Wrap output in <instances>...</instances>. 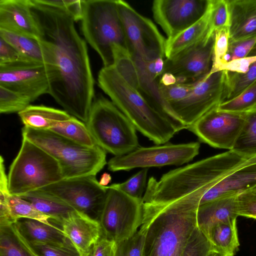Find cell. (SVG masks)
I'll return each instance as SVG.
<instances>
[{
  "label": "cell",
  "instance_id": "1",
  "mask_svg": "<svg viewBox=\"0 0 256 256\" xmlns=\"http://www.w3.org/2000/svg\"><path fill=\"white\" fill-rule=\"evenodd\" d=\"M32 0L38 40L50 70L49 94L65 111L85 124L94 100V80L86 43L73 18L58 9Z\"/></svg>",
  "mask_w": 256,
  "mask_h": 256
},
{
  "label": "cell",
  "instance_id": "2",
  "mask_svg": "<svg viewBox=\"0 0 256 256\" xmlns=\"http://www.w3.org/2000/svg\"><path fill=\"white\" fill-rule=\"evenodd\" d=\"M247 159L232 150L214 155L149 178L143 204L164 206L180 200L200 204L203 195Z\"/></svg>",
  "mask_w": 256,
  "mask_h": 256
},
{
  "label": "cell",
  "instance_id": "3",
  "mask_svg": "<svg viewBox=\"0 0 256 256\" xmlns=\"http://www.w3.org/2000/svg\"><path fill=\"white\" fill-rule=\"evenodd\" d=\"M198 206L188 200L160 206L143 204L140 228L144 236L142 256H183L186 242L198 227Z\"/></svg>",
  "mask_w": 256,
  "mask_h": 256
},
{
  "label": "cell",
  "instance_id": "4",
  "mask_svg": "<svg viewBox=\"0 0 256 256\" xmlns=\"http://www.w3.org/2000/svg\"><path fill=\"white\" fill-rule=\"evenodd\" d=\"M98 81L99 87L136 130L156 144H166L178 132L174 124L130 86L114 66L103 67L98 72Z\"/></svg>",
  "mask_w": 256,
  "mask_h": 256
},
{
  "label": "cell",
  "instance_id": "5",
  "mask_svg": "<svg viewBox=\"0 0 256 256\" xmlns=\"http://www.w3.org/2000/svg\"><path fill=\"white\" fill-rule=\"evenodd\" d=\"M22 136L58 162L64 179L96 174L106 164V152L98 145L83 146L50 130L24 126Z\"/></svg>",
  "mask_w": 256,
  "mask_h": 256
},
{
  "label": "cell",
  "instance_id": "6",
  "mask_svg": "<svg viewBox=\"0 0 256 256\" xmlns=\"http://www.w3.org/2000/svg\"><path fill=\"white\" fill-rule=\"evenodd\" d=\"M81 29L86 41L98 54L104 67L114 64L112 46L128 50L116 0H82Z\"/></svg>",
  "mask_w": 256,
  "mask_h": 256
},
{
  "label": "cell",
  "instance_id": "7",
  "mask_svg": "<svg viewBox=\"0 0 256 256\" xmlns=\"http://www.w3.org/2000/svg\"><path fill=\"white\" fill-rule=\"evenodd\" d=\"M86 124L96 144L114 156L126 154L139 147L134 126L112 101L103 96L94 100Z\"/></svg>",
  "mask_w": 256,
  "mask_h": 256
},
{
  "label": "cell",
  "instance_id": "8",
  "mask_svg": "<svg viewBox=\"0 0 256 256\" xmlns=\"http://www.w3.org/2000/svg\"><path fill=\"white\" fill-rule=\"evenodd\" d=\"M8 178L10 194L17 196L64 179L58 161L23 137L19 152L10 165Z\"/></svg>",
  "mask_w": 256,
  "mask_h": 256
},
{
  "label": "cell",
  "instance_id": "9",
  "mask_svg": "<svg viewBox=\"0 0 256 256\" xmlns=\"http://www.w3.org/2000/svg\"><path fill=\"white\" fill-rule=\"evenodd\" d=\"M107 188V196L99 222L103 236L116 243L131 237L140 227L143 203L142 200L118 189Z\"/></svg>",
  "mask_w": 256,
  "mask_h": 256
},
{
  "label": "cell",
  "instance_id": "10",
  "mask_svg": "<svg viewBox=\"0 0 256 256\" xmlns=\"http://www.w3.org/2000/svg\"><path fill=\"white\" fill-rule=\"evenodd\" d=\"M116 0L128 50L130 55L145 60L164 58L166 40L156 25L127 2Z\"/></svg>",
  "mask_w": 256,
  "mask_h": 256
},
{
  "label": "cell",
  "instance_id": "11",
  "mask_svg": "<svg viewBox=\"0 0 256 256\" xmlns=\"http://www.w3.org/2000/svg\"><path fill=\"white\" fill-rule=\"evenodd\" d=\"M226 71L208 73L196 82L183 99L168 104L177 119L188 129L210 110L226 100Z\"/></svg>",
  "mask_w": 256,
  "mask_h": 256
},
{
  "label": "cell",
  "instance_id": "12",
  "mask_svg": "<svg viewBox=\"0 0 256 256\" xmlns=\"http://www.w3.org/2000/svg\"><path fill=\"white\" fill-rule=\"evenodd\" d=\"M200 148L198 142L138 147L128 154L111 158L108 162V168L117 172L138 168L180 166L192 161L198 154Z\"/></svg>",
  "mask_w": 256,
  "mask_h": 256
},
{
  "label": "cell",
  "instance_id": "13",
  "mask_svg": "<svg viewBox=\"0 0 256 256\" xmlns=\"http://www.w3.org/2000/svg\"><path fill=\"white\" fill-rule=\"evenodd\" d=\"M96 176L63 179L40 190L62 200L74 210L99 221L108 188L102 185Z\"/></svg>",
  "mask_w": 256,
  "mask_h": 256
},
{
  "label": "cell",
  "instance_id": "14",
  "mask_svg": "<svg viewBox=\"0 0 256 256\" xmlns=\"http://www.w3.org/2000/svg\"><path fill=\"white\" fill-rule=\"evenodd\" d=\"M244 122V113L237 114L214 108L188 128L200 141L219 148L232 149Z\"/></svg>",
  "mask_w": 256,
  "mask_h": 256
},
{
  "label": "cell",
  "instance_id": "15",
  "mask_svg": "<svg viewBox=\"0 0 256 256\" xmlns=\"http://www.w3.org/2000/svg\"><path fill=\"white\" fill-rule=\"evenodd\" d=\"M214 34L206 36L197 43L164 60L163 74L173 75L176 83L194 82L201 79L212 68Z\"/></svg>",
  "mask_w": 256,
  "mask_h": 256
},
{
  "label": "cell",
  "instance_id": "16",
  "mask_svg": "<svg viewBox=\"0 0 256 256\" xmlns=\"http://www.w3.org/2000/svg\"><path fill=\"white\" fill-rule=\"evenodd\" d=\"M0 86L20 94L32 102L48 93L50 70L46 64L34 62L0 65Z\"/></svg>",
  "mask_w": 256,
  "mask_h": 256
},
{
  "label": "cell",
  "instance_id": "17",
  "mask_svg": "<svg viewBox=\"0 0 256 256\" xmlns=\"http://www.w3.org/2000/svg\"><path fill=\"white\" fill-rule=\"evenodd\" d=\"M210 0H156L152 12L156 22L174 37L199 20L206 12Z\"/></svg>",
  "mask_w": 256,
  "mask_h": 256
},
{
  "label": "cell",
  "instance_id": "18",
  "mask_svg": "<svg viewBox=\"0 0 256 256\" xmlns=\"http://www.w3.org/2000/svg\"><path fill=\"white\" fill-rule=\"evenodd\" d=\"M50 222L60 226L59 228L80 255L90 252L103 236L98 220L76 210L60 220Z\"/></svg>",
  "mask_w": 256,
  "mask_h": 256
},
{
  "label": "cell",
  "instance_id": "19",
  "mask_svg": "<svg viewBox=\"0 0 256 256\" xmlns=\"http://www.w3.org/2000/svg\"><path fill=\"white\" fill-rule=\"evenodd\" d=\"M31 0H0V29L39 40L40 33Z\"/></svg>",
  "mask_w": 256,
  "mask_h": 256
},
{
  "label": "cell",
  "instance_id": "20",
  "mask_svg": "<svg viewBox=\"0 0 256 256\" xmlns=\"http://www.w3.org/2000/svg\"><path fill=\"white\" fill-rule=\"evenodd\" d=\"M256 186V156L220 180L202 197L199 206L216 198L239 194Z\"/></svg>",
  "mask_w": 256,
  "mask_h": 256
},
{
  "label": "cell",
  "instance_id": "21",
  "mask_svg": "<svg viewBox=\"0 0 256 256\" xmlns=\"http://www.w3.org/2000/svg\"><path fill=\"white\" fill-rule=\"evenodd\" d=\"M229 43L256 36V0H227Z\"/></svg>",
  "mask_w": 256,
  "mask_h": 256
},
{
  "label": "cell",
  "instance_id": "22",
  "mask_svg": "<svg viewBox=\"0 0 256 256\" xmlns=\"http://www.w3.org/2000/svg\"><path fill=\"white\" fill-rule=\"evenodd\" d=\"M238 216L237 195L223 196L198 206L197 226L207 238L214 226L222 222L236 221Z\"/></svg>",
  "mask_w": 256,
  "mask_h": 256
},
{
  "label": "cell",
  "instance_id": "23",
  "mask_svg": "<svg viewBox=\"0 0 256 256\" xmlns=\"http://www.w3.org/2000/svg\"><path fill=\"white\" fill-rule=\"evenodd\" d=\"M210 0L206 12L199 20L174 37L166 39L165 46L166 58L173 57L181 51L201 40L206 36H212L210 34Z\"/></svg>",
  "mask_w": 256,
  "mask_h": 256
},
{
  "label": "cell",
  "instance_id": "24",
  "mask_svg": "<svg viewBox=\"0 0 256 256\" xmlns=\"http://www.w3.org/2000/svg\"><path fill=\"white\" fill-rule=\"evenodd\" d=\"M18 114L24 126L40 130H50L72 117L65 110L44 106L30 105Z\"/></svg>",
  "mask_w": 256,
  "mask_h": 256
},
{
  "label": "cell",
  "instance_id": "25",
  "mask_svg": "<svg viewBox=\"0 0 256 256\" xmlns=\"http://www.w3.org/2000/svg\"><path fill=\"white\" fill-rule=\"evenodd\" d=\"M207 238L212 252L220 256H234L240 246L236 221L216 224L210 230Z\"/></svg>",
  "mask_w": 256,
  "mask_h": 256
},
{
  "label": "cell",
  "instance_id": "26",
  "mask_svg": "<svg viewBox=\"0 0 256 256\" xmlns=\"http://www.w3.org/2000/svg\"><path fill=\"white\" fill-rule=\"evenodd\" d=\"M16 223L18 228L30 242L44 244H65L70 241L61 229L56 226H50L38 220L23 218Z\"/></svg>",
  "mask_w": 256,
  "mask_h": 256
},
{
  "label": "cell",
  "instance_id": "27",
  "mask_svg": "<svg viewBox=\"0 0 256 256\" xmlns=\"http://www.w3.org/2000/svg\"><path fill=\"white\" fill-rule=\"evenodd\" d=\"M30 202L39 212L56 220L74 210L62 200L38 190L20 196Z\"/></svg>",
  "mask_w": 256,
  "mask_h": 256
},
{
  "label": "cell",
  "instance_id": "28",
  "mask_svg": "<svg viewBox=\"0 0 256 256\" xmlns=\"http://www.w3.org/2000/svg\"><path fill=\"white\" fill-rule=\"evenodd\" d=\"M2 38L28 60L45 64V54L38 40L0 29Z\"/></svg>",
  "mask_w": 256,
  "mask_h": 256
},
{
  "label": "cell",
  "instance_id": "29",
  "mask_svg": "<svg viewBox=\"0 0 256 256\" xmlns=\"http://www.w3.org/2000/svg\"><path fill=\"white\" fill-rule=\"evenodd\" d=\"M248 159L256 156V108L244 113V122L231 150Z\"/></svg>",
  "mask_w": 256,
  "mask_h": 256
},
{
  "label": "cell",
  "instance_id": "30",
  "mask_svg": "<svg viewBox=\"0 0 256 256\" xmlns=\"http://www.w3.org/2000/svg\"><path fill=\"white\" fill-rule=\"evenodd\" d=\"M50 130L83 146L92 147L96 145L86 124L72 116Z\"/></svg>",
  "mask_w": 256,
  "mask_h": 256
},
{
  "label": "cell",
  "instance_id": "31",
  "mask_svg": "<svg viewBox=\"0 0 256 256\" xmlns=\"http://www.w3.org/2000/svg\"><path fill=\"white\" fill-rule=\"evenodd\" d=\"M256 81V62L244 73L226 71L225 101L236 98Z\"/></svg>",
  "mask_w": 256,
  "mask_h": 256
},
{
  "label": "cell",
  "instance_id": "32",
  "mask_svg": "<svg viewBox=\"0 0 256 256\" xmlns=\"http://www.w3.org/2000/svg\"><path fill=\"white\" fill-rule=\"evenodd\" d=\"M8 202L12 216L16 223L20 219L28 218L54 226L50 222L52 218L50 216L39 212L30 202L20 196L10 194Z\"/></svg>",
  "mask_w": 256,
  "mask_h": 256
},
{
  "label": "cell",
  "instance_id": "33",
  "mask_svg": "<svg viewBox=\"0 0 256 256\" xmlns=\"http://www.w3.org/2000/svg\"><path fill=\"white\" fill-rule=\"evenodd\" d=\"M256 108V81L236 98L224 102L219 110L244 114Z\"/></svg>",
  "mask_w": 256,
  "mask_h": 256
},
{
  "label": "cell",
  "instance_id": "34",
  "mask_svg": "<svg viewBox=\"0 0 256 256\" xmlns=\"http://www.w3.org/2000/svg\"><path fill=\"white\" fill-rule=\"evenodd\" d=\"M10 194L8 189V178L6 172L4 159L0 157V228H10L16 224L10 212L9 198Z\"/></svg>",
  "mask_w": 256,
  "mask_h": 256
},
{
  "label": "cell",
  "instance_id": "35",
  "mask_svg": "<svg viewBox=\"0 0 256 256\" xmlns=\"http://www.w3.org/2000/svg\"><path fill=\"white\" fill-rule=\"evenodd\" d=\"M31 102L24 95L0 86V112H19L28 106Z\"/></svg>",
  "mask_w": 256,
  "mask_h": 256
},
{
  "label": "cell",
  "instance_id": "36",
  "mask_svg": "<svg viewBox=\"0 0 256 256\" xmlns=\"http://www.w3.org/2000/svg\"><path fill=\"white\" fill-rule=\"evenodd\" d=\"M148 172V168H144L124 182L114 184L108 186L118 189L134 198L142 200L146 187Z\"/></svg>",
  "mask_w": 256,
  "mask_h": 256
},
{
  "label": "cell",
  "instance_id": "37",
  "mask_svg": "<svg viewBox=\"0 0 256 256\" xmlns=\"http://www.w3.org/2000/svg\"><path fill=\"white\" fill-rule=\"evenodd\" d=\"M210 34L229 26V14L227 0H210Z\"/></svg>",
  "mask_w": 256,
  "mask_h": 256
},
{
  "label": "cell",
  "instance_id": "38",
  "mask_svg": "<svg viewBox=\"0 0 256 256\" xmlns=\"http://www.w3.org/2000/svg\"><path fill=\"white\" fill-rule=\"evenodd\" d=\"M212 252L208 240L196 227L186 242L183 256H210Z\"/></svg>",
  "mask_w": 256,
  "mask_h": 256
},
{
  "label": "cell",
  "instance_id": "39",
  "mask_svg": "<svg viewBox=\"0 0 256 256\" xmlns=\"http://www.w3.org/2000/svg\"><path fill=\"white\" fill-rule=\"evenodd\" d=\"M194 82L176 83L169 86H164L158 82L160 96L163 101L168 106L170 104L178 102L188 95L192 89ZM176 118L177 119L176 117ZM184 126L186 128L185 126Z\"/></svg>",
  "mask_w": 256,
  "mask_h": 256
},
{
  "label": "cell",
  "instance_id": "40",
  "mask_svg": "<svg viewBox=\"0 0 256 256\" xmlns=\"http://www.w3.org/2000/svg\"><path fill=\"white\" fill-rule=\"evenodd\" d=\"M30 243L40 256H80L70 242L65 244Z\"/></svg>",
  "mask_w": 256,
  "mask_h": 256
},
{
  "label": "cell",
  "instance_id": "41",
  "mask_svg": "<svg viewBox=\"0 0 256 256\" xmlns=\"http://www.w3.org/2000/svg\"><path fill=\"white\" fill-rule=\"evenodd\" d=\"M144 236L140 230L131 237L116 243L114 256H142Z\"/></svg>",
  "mask_w": 256,
  "mask_h": 256
},
{
  "label": "cell",
  "instance_id": "42",
  "mask_svg": "<svg viewBox=\"0 0 256 256\" xmlns=\"http://www.w3.org/2000/svg\"><path fill=\"white\" fill-rule=\"evenodd\" d=\"M229 46L228 28H225L214 32V43L212 62L210 74L216 72L228 52Z\"/></svg>",
  "mask_w": 256,
  "mask_h": 256
},
{
  "label": "cell",
  "instance_id": "43",
  "mask_svg": "<svg viewBox=\"0 0 256 256\" xmlns=\"http://www.w3.org/2000/svg\"><path fill=\"white\" fill-rule=\"evenodd\" d=\"M37 2L63 11L74 20H81L82 16V0H35Z\"/></svg>",
  "mask_w": 256,
  "mask_h": 256
},
{
  "label": "cell",
  "instance_id": "44",
  "mask_svg": "<svg viewBox=\"0 0 256 256\" xmlns=\"http://www.w3.org/2000/svg\"><path fill=\"white\" fill-rule=\"evenodd\" d=\"M0 256H30L10 228H0Z\"/></svg>",
  "mask_w": 256,
  "mask_h": 256
},
{
  "label": "cell",
  "instance_id": "45",
  "mask_svg": "<svg viewBox=\"0 0 256 256\" xmlns=\"http://www.w3.org/2000/svg\"><path fill=\"white\" fill-rule=\"evenodd\" d=\"M256 46V36L241 41L230 42L228 52L222 62L244 58L249 55Z\"/></svg>",
  "mask_w": 256,
  "mask_h": 256
},
{
  "label": "cell",
  "instance_id": "46",
  "mask_svg": "<svg viewBox=\"0 0 256 256\" xmlns=\"http://www.w3.org/2000/svg\"><path fill=\"white\" fill-rule=\"evenodd\" d=\"M237 212L238 216L256 219V193L247 190L238 194Z\"/></svg>",
  "mask_w": 256,
  "mask_h": 256
},
{
  "label": "cell",
  "instance_id": "47",
  "mask_svg": "<svg viewBox=\"0 0 256 256\" xmlns=\"http://www.w3.org/2000/svg\"><path fill=\"white\" fill-rule=\"evenodd\" d=\"M25 62L33 61L24 57L12 46L0 38V65Z\"/></svg>",
  "mask_w": 256,
  "mask_h": 256
},
{
  "label": "cell",
  "instance_id": "48",
  "mask_svg": "<svg viewBox=\"0 0 256 256\" xmlns=\"http://www.w3.org/2000/svg\"><path fill=\"white\" fill-rule=\"evenodd\" d=\"M256 62V53L252 55L234 60L228 62H222L218 66L217 71L226 70L237 73H244L250 66Z\"/></svg>",
  "mask_w": 256,
  "mask_h": 256
},
{
  "label": "cell",
  "instance_id": "49",
  "mask_svg": "<svg viewBox=\"0 0 256 256\" xmlns=\"http://www.w3.org/2000/svg\"><path fill=\"white\" fill-rule=\"evenodd\" d=\"M116 243L102 236L92 246L91 256H114Z\"/></svg>",
  "mask_w": 256,
  "mask_h": 256
},
{
  "label": "cell",
  "instance_id": "50",
  "mask_svg": "<svg viewBox=\"0 0 256 256\" xmlns=\"http://www.w3.org/2000/svg\"><path fill=\"white\" fill-rule=\"evenodd\" d=\"M10 230L16 240L30 256H40L32 248L28 240L22 233L16 224L12 225L10 228ZM91 254L92 250L90 252L81 254L80 256H91Z\"/></svg>",
  "mask_w": 256,
  "mask_h": 256
},
{
  "label": "cell",
  "instance_id": "51",
  "mask_svg": "<svg viewBox=\"0 0 256 256\" xmlns=\"http://www.w3.org/2000/svg\"><path fill=\"white\" fill-rule=\"evenodd\" d=\"M110 180V176L107 174H105L102 176L101 180L100 182V183L102 185L105 186V185L107 184L108 183Z\"/></svg>",
  "mask_w": 256,
  "mask_h": 256
},
{
  "label": "cell",
  "instance_id": "52",
  "mask_svg": "<svg viewBox=\"0 0 256 256\" xmlns=\"http://www.w3.org/2000/svg\"><path fill=\"white\" fill-rule=\"evenodd\" d=\"M210 256H220L218 254H217L216 253H214V252H212L210 255Z\"/></svg>",
  "mask_w": 256,
  "mask_h": 256
},
{
  "label": "cell",
  "instance_id": "53",
  "mask_svg": "<svg viewBox=\"0 0 256 256\" xmlns=\"http://www.w3.org/2000/svg\"><path fill=\"white\" fill-rule=\"evenodd\" d=\"M250 190H252V192L254 193H256V186Z\"/></svg>",
  "mask_w": 256,
  "mask_h": 256
}]
</instances>
